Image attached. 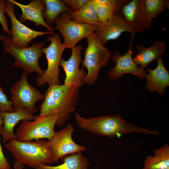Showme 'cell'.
<instances>
[{
    "label": "cell",
    "mask_w": 169,
    "mask_h": 169,
    "mask_svg": "<svg viewBox=\"0 0 169 169\" xmlns=\"http://www.w3.org/2000/svg\"><path fill=\"white\" fill-rule=\"evenodd\" d=\"M79 88L64 84L49 86L44 94V101L39 107V116L58 115L56 125L59 127L63 126L77 106Z\"/></svg>",
    "instance_id": "cell-1"
},
{
    "label": "cell",
    "mask_w": 169,
    "mask_h": 169,
    "mask_svg": "<svg viewBox=\"0 0 169 169\" xmlns=\"http://www.w3.org/2000/svg\"><path fill=\"white\" fill-rule=\"evenodd\" d=\"M75 118L76 125L79 128L92 134L109 138H120L125 134L135 133L159 135L156 131L129 123L120 114L86 118L76 113Z\"/></svg>",
    "instance_id": "cell-2"
},
{
    "label": "cell",
    "mask_w": 169,
    "mask_h": 169,
    "mask_svg": "<svg viewBox=\"0 0 169 169\" xmlns=\"http://www.w3.org/2000/svg\"><path fill=\"white\" fill-rule=\"evenodd\" d=\"M3 146L13 154L15 161L23 165L35 169L53 162L49 142L43 139L33 142L13 140L4 144Z\"/></svg>",
    "instance_id": "cell-3"
},
{
    "label": "cell",
    "mask_w": 169,
    "mask_h": 169,
    "mask_svg": "<svg viewBox=\"0 0 169 169\" xmlns=\"http://www.w3.org/2000/svg\"><path fill=\"white\" fill-rule=\"evenodd\" d=\"M86 41L87 46L84 51L81 65L87 70L84 83L91 86L97 79L101 67L108 65L112 54L103 45L95 31L86 38Z\"/></svg>",
    "instance_id": "cell-4"
},
{
    "label": "cell",
    "mask_w": 169,
    "mask_h": 169,
    "mask_svg": "<svg viewBox=\"0 0 169 169\" xmlns=\"http://www.w3.org/2000/svg\"><path fill=\"white\" fill-rule=\"evenodd\" d=\"M0 40L3 43L5 52L15 58L13 66L22 68L27 75L33 72L37 73L39 77L43 75L45 70L40 67L38 60L40 57L42 56V49L45 43L33 44L27 48L19 47L13 44L11 38L3 33L0 37Z\"/></svg>",
    "instance_id": "cell-5"
},
{
    "label": "cell",
    "mask_w": 169,
    "mask_h": 169,
    "mask_svg": "<svg viewBox=\"0 0 169 169\" xmlns=\"http://www.w3.org/2000/svg\"><path fill=\"white\" fill-rule=\"evenodd\" d=\"M58 118V115L38 116L33 120H22L15 133L17 140L24 142L45 138L50 140L55 132L54 126Z\"/></svg>",
    "instance_id": "cell-6"
},
{
    "label": "cell",
    "mask_w": 169,
    "mask_h": 169,
    "mask_svg": "<svg viewBox=\"0 0 169 169\" xmlns=\"http://www.w3.org/2000/svg\"><path fill=\"white\" fill-rule=\"evenodd\" d=\"M47 40L50 42V45L42 49L43 53L46 55L47 68L43 75L38 77L36 80L37 84L40 86L46 83L49 86L60 84L59 78L60 74L59 63L66 48L58 33H54L49 36Z\"/></svg>",
    "instance_id": "cell-7"
},
{
    "label": "cell",
    "mask_w": 169,
    "mask_h": 169,
    "mask_svg": "<svg viewBox=\"0 0 169 169\" xmlns=\"http://www.w3.org/2000/svg\"><path fill=\"white\" fill-rule=\"evenodd\" d=\"M54 30H58L64 39L66 49L76 47L81 40L86 38L96 30L97 27L76 22L72 20L69 13H62L54 21Z\"/></svg>",
    "instance_id": "cell-8"
},
{
    "label": "cell",
    "mask_w": 169,
    "mask_h": 169,
    "mask_svg": "<svg viewBox=\"0 0 169 169\" xmlns=\"http://www.w3.org/2000/svg\"><path fill=\"white\" fill-rule=\"evenodd\" d=\"M27 76L23 71L20 79L16 81L11 88L12 97L10 100L14 107L24 108L33 115L38 111L35 106V103L44 100V96L28 83Z\"/></svg>",
    "instance_id": "cell-9"
},
{
    "label": "cell",
    "mask_w": 169,
    "mask_h": 169,
    "mask_svg": "<svg viewBox=\"0 0 169 169\" xmlns=\"http://www.w3.org/2000/svg\"><path fill=\"white\" fill-rule=\"evenodd\" d=\"M74 130L72 124H69L61 130L55 132L48 141L51 149L53 162L57 163L67 155L85 151L86 147L75 142L72 137Z\"/></svg>",
    "instance_id": "cell-10"
},
{
    "label": "cell",
    "mask_w": 169,
    "mask_h": 169,
    "mask_svg": "<svg viewBox=\"0 0 169 169\" xmlns=\"http://www.w3.org/2000/svg\"><path fill=\"white\" fill-rule=\"evenodd\" d=\"M7 6L5 13L10 18L11 28L10 33L12 35L11 40L15 46L20 48L29 47V43L33 39L44 35H52L54 32L38 31L30 28L19 21L15 15L14 5L8 1H6Z\"/></svg>",
    "instance_id": "cell-11"
},
{
    "label": "cell",
    "mask_w": 169,
    "mask_h": 169,
    "mask_svg": "<svg viewBox=\"0 0 169 169\" xmlns=\"http://www.w3.org/2000/svg\"><path fill=\"white\" fill-rule=\"evenodd\" d=\"M135 34L131 35L129 49L127 52L122 55L119 51H116L112 54L111 58L115 63V67L108 72L107 76L110 79L115 80L122 75L131 74L142 79H144L146 72L145 69L138 67L132 57V46Z\"/></svg>",
    "instance_id": "cell-12"
},
{
    "label": "cell",
    "mask_w": 169,
    "mask_h": 169,
    "mask_svg": "<svg viewBox=\"0 0 169 169\" xmlns=\"http://www.w3.org/2000/svg\"><path fill=\"white\" fill-rule=\"evenodd\" d=\"M83 49L82 46L79 44L71 49V54L68 60L61 59L59 66L62 68L65 74L64 84L79 88L85 84L87 73L83 68H80L83 59L81 56Z\"/></svg>",
    "instance_id": "cell-13"
},
{
    "label": "cell",
    "mask_w": 169,
    "mask_h": 169,
    "mask_svg": "<svg viewBox=\"0 0 169 169\" xmlns=\"http://www.w3.org/2000/svg\"><path fill=\"white\" fill-rule=\"evenodd\" d=\"M119 13L136 32H142L151 28L145 16L143 0H129L123 6Z\"/></svg>",
    "instance_id": "cell-14"
},
{
    "label": "cell",
    "mask_w": 169,
    "mask_h": 169,
    "mask_svg": "<svg viewBox=\"0 0 169 169\" xmlns=\"http://www.w3.org/2000/svg\"><path fill=\"white\" fill-rule=\"evenodd\" d=\"M95 32L105 46L109 41L117 39L124 32H129L131 35L136 32L124 20L120 13L106 23H101L97 27Z\"/></svg>",
    "instance_id": "cell-15"
},
{
    "label": "cell",
    "mask_w": 169,
    "mask_h": 169,
    "mask_svg": "<svg viewBox=\"0 0 169 169\" xmlns=\"http://www.w3.org/2000/svg\"><path fill=\"white\" fill-rule=\"evenodd\" d=\"M14 108L15 110L13 112H0L3 124L0 129V134L3 136V144L11 140H17L13 130L15 125L19 121L33 120L38 116L31 115L24 108L20 107Z\"/></svg>",
    "instance_id": "cell-16"
},
{
    "label": "cell",
    "mask_w": 169,
    "mask_h": 169,
    "mask_svg": "<svg viewBox=\"0 0 169 169\" xmlns=\"http://www.w3.org/2000/svg\"><path fill=\"white\" fill-rule=\"evenodd\" d=\"M8 0L21 10L22 15L18 17V20L20 22L23 23L29 20L34 23L37 27L42 25L45 27L48 31L54 32V28L49 26L43 18V12L46 8L44 0H32L26 5L13 0Z\"/></svg>",
    "instance_id": "cell-17"
},
{
    "label": "cell",
    "mask_w": 169,
    "mask_h": 169,
    "mask_svg": "<svg viewBox=\"0 0 169 169\" xmlns=\"http://www.w3.org/2000/svg\"><path fill=\"white\" fill-rule=\"evenodd\" d=\"M157 65L153 69L147 68L148 74L144 75L147 89L151 92L158 93L163 95L166 87L169 85V72L165 68L162 57L157 60Z\"/></svg>",
    "instance_id": "cell-18"
},
{
    "label": "cell",
    "mask_w": 169,
    "mask_h": 169,
    "mask_svg": "<svg viewBox=\"0 0 169 169\" xmlns=\"http://www.w3.org/2000/svg\"><path fill=\"white\" fill-rule=\"evenodd\" d=\"M136 49L138 53L133 57V60L137 65L145 69L153 61L165 54L166 48L164 41L157 40L150 47L139 45L136 46Z\"/></svg>",
    "instance_id": "cell-19"
},
{
    "label": "cell",
    "mask_w": 169,
    "mask_h": 169,
    "mask_svg": "<svg viewBox=\"0 0 169 169\" xmlns=\"http://www.w3.org/2000/svg\"><path fill=\"white\" fill-rule=\"evenodd\" d=\"M127 0H92L93 4L99 20L104 23L119 14Z\"/></svg>",
    "instance_id": "cell-20"
},
{
    "label": "cell",
    "mask_w": 169,
    "mask_h": 169,
    "mask_svg": "<svg viewBox=\"0 0 169 169\" xmlns=\"http://www.w3.org/2000/svg\"><path fill=\"white\" fill-rule=\"evenodd\" d=\"M60 159L63 163L56 166L41 165L35 169H88L90 161L81 152L65 155Z\"/></svg>",
    "instance_id": "cell-21"
},
{
    "label": "cell",
    "mask_w": 169,
    "mask_h": 169,
    "mask_svg": "<svg viewBox=\"0 0 169 169\" xmlns=\"http://www.w3.org/2000/svg\"><path fill=\"white\" fill-rule=\"evenodd\" d=\"M154 155L146 158L143 169H169V146L164 144L153 151Z\"/></svg>",
    "instance_id": "cell-22"
},
{
    "label": "cell",
    "mask_w": 169,
    "mask_h": 169,
    "mask_svg": "<svg viewBox=\"0 0 169 169\" xmlns=\"http://www.w3.org/2000/svg\"><path fill=\"white\" fill-rule=\"evenodd\" d=\"M71 18L80 23L98 26L101 23L94 6L92 0H87L79 11L69 12Z\"/></svg>",
    "instance_id": "cell-23"
},
{
    "label": "cell",
    "mask_w": 169,
    "mask_h": 169,
    "mask_svg": "<svg viewBox=\"0 0 169 169\" xmlns=\"http://www.w3.org/2000/svg\"><path fill=\"white\" fill-rule=\"evenodd\" d=\"M46 8L43 12V17L47 24L52 26L55 20L63 13L70 12L69 8L62 0H44Z\"/></svg>",
    "instance_id": "cell-24"
},
{
    "label": "cell",
    "mask_w": 169,
    "mask_h": 169,
    "mask_svg": "<svg viewBox=\"0 0 169 169\" xmlns=\"http://www.w3.org/2000/svg\"><path fill=\"white\" fill-rule=\"evenodd\" d=\"M145 16L150 24L153 19L162 13L166 7L169 6V1L164 0H143Z\"/></svg>",
    "instance_id": "cell-25"
},
{
    "label": "cell",
    "mask_w": 169,
    "mask_h": 169,
    "mask_svg": "<svg viewBox=\"0 0 169 169\" xmlns=\"http://www.w3.org/2000/svg\"><path fill=\"white\" fill-rule=\"evenodd\" d=\"M15 108L13 107L12 101H10L2 87L0 83V110L1 112H13Z\"/></svg>",
    "instance_id": "cell-26"
},
{
    "label": "cell",
    "mask_w": 169,
    "mask_h": 169,
    "mask_svg": "<svg viewBox=\"0 0 169 169\" xmlns=\"http://www.w3.org/2000/svg\"><path fill=\"white\" fill-rule=\"evenodd\" d=\"M6 2L0 0V24L3 28V32H5L9 38H11L10 30L8 25V20L5 15V9L7 6Z\"/></svg>",
    "instance_id": "cell-27"
},
{
    "label": "cell",
    "mask_w": 169,
    "mask_h": 169,
    "mask_svg": "<svg viewBox=\"0 0 169 169\" xmlns=\"http://www.w3.org/2000/svg\"><path fill=\"white\" fill-rule=\"evenodd\" d=\"M70 9L71 12H76L80 10L87 0H62Z\"/></svg>",
    "instance_id": "cell-28"
},
{
    "label": "cell",
    "mask_w": 169,
    "mask_h": 169,
    "mask_svg": "<svg viewBox=\"0 0 169 169\" xmlns=\"http://www.w3.org/2000/svg\"><path fill=\"white\" fill-rule=\"evenodd\" d=\"M3 124V119L0 112V129ZM2 150L0 138V169H10L9 164L5 158Z\"/></svg>",
    "instance_id": "cell-29"
},
{
    "label": "cell",
    "mask_w": 169,
    "mask_h": 169,
    "mask_svg": "<svg viewBox=\"0 0 169 169\" xmlns=\"http://www.w3.org/2000/svg\"><path fill=\"white\" fill-rule=\"evenodd\" d=\"M13 166L14 169H23L24 166L22 164L15 161L13 162Z\"/></svg>",
    "instance_id": "cell-30"
},
{
    "label": "cell",
    "mask_w": 169,
    "mask_h": 169,
    "mask_svg": "<svg viewBox=\"0 0 169 169\" xmlns=\"http://www.w3.org/2000/svg\"><path fill=\"white\" fill-rule=\"evenodd\" d=\"M1 71L0 69V74H1Z\"/></svg>",
    "instance_id": "cell-31"
}]
</instances>
